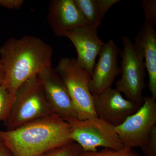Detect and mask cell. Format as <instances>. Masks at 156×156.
<instances>
[{"mask_svg":"<svg viewBox=\"0 0 156 156\" xmlns=\"http://www.w3.org/2000/svg\"><path fill=\"white\" fill-rule=\"evenodd\" d=\"M123 46L120 51L122 58V77L115 83V89L127 99L138 106L144 101L143 91L145 87L146 66L142 49L128 37L122 38Z\"/></svg>","mask_w":156,"mask_h":156,"instance_id":"cell-4","label":"cell"},{"mask_svg":"<svg viewBox=\"0 0 156 156\" xmlns=\"http://www.w3.org/2000/svg\"><path fill=\"white\" fill-rule=\"evenodd\" d=\"M5 73L4 67L1 60H0V85H2L4 83V79H5Z\"/></svg>","mask_w":156,"mask_h":156,"instance_id":"cell-22","label":"cell"},{"mask_svg":"<svg viewBox=\"0 0 156 156\" xmlns=\"http://www.w3.org/2000/svg\"><path fill=\"white\" fill-rule=\"evenodd\" d=\"M53 114L38 76L22 84L16 91L9 116L7 130L33 120Z\"/></svg>","mask_w":156,"mask_h":156,"instance_id":"cell-3","label":"cell"},{"mask_svg":"<svg viewBox=\"0 0 156 156\" xmlns=\"http://www.w3.org/2000/svg\"><path fill=\"white\" fill-rule=\"evenodd\" d=\"M48 21L53 32L58 37H64L66 32L87 24L74 0L51 1Z\"/></svg>","mask_w":156,"mask_h":156,"instance_id":"cell-12","label":"cell"},{"mask_svg":"<svg viewBox=\"0 0 156 156\" xmlns=\"http://www.w3.org/2000/svg\"><path fill=\"white\" fill-rule=\"evenodd\" d=\"M97 29L88 24L68 31L64 37L74 46L78 64L92 75L95 61L104 44L98 34Z\"/></svg>","mask_w":156,"mask_h":156,"instance_id":"cell-11","label":"cell"},{"mask_svg":"<svg viewBox=\"0 0 156 156\" xmlns=\"http://www.w3.org/2000/svg\"><path fill=\"white\" fill-rule=\"evenodd\" d=\"M93 99L98 118L115 127L122 124L140 107L112 87L93 95Z\"/></svg>","mask_w":156,"mask_h":156,"instance_id":"cell-9","label":"cell"},{"mask_svg":"<svg viewBox=\"0 0 156 156\" xmlns=\"http://www.w3.org/2000/svg\"><path fill=\"white\" fill-rule=\"evenodd\" d=\"M53 114L63 119H78L77 112L67 88L52 66L38 75Z\"/></svg>","mask_w":156,"mask_h":156,"instance_id":"cell-8","label":"cell"},{"mask_svg":"<svg viewBox=\"0 0 156 156\" xmlns=\"http://www.w3.org/2000/svg\"><path fill=\"white\" fill-rule=\"evenodd\" d=\"M156 126V100L148 96L144 97L143 103L134 113L115 128L124 147L134 149L146 143Z\"/></svg>","mask_w":156,"mask_h":156,"instance_id":"cell-7","label":"cell"},{"mask_svg":"<svg viewBox=\"0 0 156 156\" xmlns=\"http://www.w3.org/2000/svg\"><path fill=\"white\" fill-rule=\"evenodd\" d=\"M55 69L67 88L78 119L97 118L89 87L91 74L78 64L76 58L69 57L61 58Z\"/></svg>","mask_w":156,"mask_h":156,"instance_id":"cell-5","label":"cell"},{"mask_svg":"<svg viewBox=\"0 0 156 156\" xmlns=\"http://www.w3.org/2000/svg\"><path fill=\"white\" fill-rule=\"evenodd\" d=\"M88 25L96 29L101 26L107 12L119 0H74Z\"/></svg>","mask_w":156,"mask_h":156,"instance_id":"cell-14","label":"cell"},{"mask_svg":"<svg viewBox=\"0 0 156 156\" xmlns=\"http://www.w3.org/2000/svg\"><path fill=\"white\" fill-rule=\"evenodd\" d=\"M83 151L79 144L74 141L55 148L38 156H79Z\"/></svg>","mask_w":156,"mask_h":156,"instance_id":"cell-16","label":"cell"},{"mask_svg":"<svg viewBox=\"0 0 156 156\" xmlns=\"http://www.w3.org/2000/svg\"><path fill=\"white\" fill-rule=\"evenodd\" d=\"M140 148L144 156H156V126L151 131L147 141Z\"/></svg>","mask_w":156,"mask_h":156,"instance_id":"cell-19","label":"cell"},{"mask_svg":"<svg viewBox=\"0 0 156 156\" xmlns=\"http://www.w3.org/2000/svg\"><path fill=\"white\" fill-rule=\"evenodd\" d=\"M13 102L7 87L4 84L0 85V121L6 122Z\"/></svg>","mask_w":156,"mask_h":156,"instance_id":"cell-17","label":"cell"},{"mask_svg":"<svg viewBox=\"0 0 156 156\" xmlns=\"http://www.w3.org/2000/svg\"><path fill=\"white\" fill-rule=\"evenodd\" d=\"M0 140L13 156H38L73 141L68 123L54 114L0 130Z\"/></svg>","mask_w":156,"mask_h":156,"instance_id":"cell-2","label":"cell"},{"mask_svg":"<svg viewBox=\"0 0 156 156\" xmlns=\"http://www.w3.org/2000/svg\"><path fill=\"white\" fill-rule=\"evenodd\" d=\"M79 156H140L134 149L124 147L120 149L104 148L95 151H83Z\"/></svg>","mask_w":156,"mask_h":156,"instance_id":"cell-15","label":"cell"},{"mask_svg":"<svg viewBox=\"0 0 156 156\" xmlns=\"http://www.w3.org/2000/svg\"><path fill=\"white\" fill-rule=\"evenodd\" d=\"M71 129V139L83 151H95L97 148L118 150L124 147L115 126L98 118L86 120L76 118L63 119Z\"/></svg>","mask_w":156,"mask_h":156,"instance_id":"cell-6","label":"cell"},{"mask_svg":"<svg viewBox=\"0 0 156 156\" xmlns=\"http://www.w3.org/2000/svg\"><path fill=\"white\" fill-rule=\"evenodd\" d=\"M24 2L23 0H0V6L10 10H18Z\"/></svg>","mask_w":156,"mask_h":156,"instance_id":"cell-20","label":"cell"},{"mask_svg":"<svg viewBox=\"0 0 156 156\" xmlns=\"http://www.w3.org/2000/svg\"><path fill=\"white\" fill-rule=\"evenodd\" d=\"M0 156H13L9 148L0 140Z\"/></svg>","mask_w":156,"mask_h":156,"instance_id":"cell-21","label":"cell"},{"mask_svg":"<svg viewBox=\"0 0 156 156\" xmlns=\"http://www.w3.org/2000/svg\"><path fill=\"white\" fill-rule=\"evenodd\" d=\"M53 50L37 37L25 35L8 39L0 48V60L5 73L3 84L13 101L23 84L52 66Z\"/></svg>","mask_w":156,"mask_h":156,"instance_id":"cell-1","label":"cell"},{"mask_svg":"<svg viewBox=\"0 0 156 156\" xmlns=\"http://www.w3.org/2000/svg\"><path fill=\"white\" fill-rule=\"evenodd\" d=\"M141 4L146 21L153 26H156V0H142Z\"/></svg>","mask_w":156,"mask_h":156,"instance_id":"cell-18","label":"cell"},{"mask_svg":"<svg viewBox=\"0 0 156 156\" xmlns=\"http://www.w3.org/2000/svg\"><path fill=\"white\" fill-rule=\"evenodd\" d=\"M120 51L113 40L104 44L91 76L89 87L92 95L111 87L115 78L121 74V67L118 64Z\"/></svg>","mask_w":156,"mask_h":156,"instance_id":"cell-10","label":"cell"},{"mask_svg":"<svg viewBox=\"0 0 156 156\" xmlns=\"http://www.w3.org/2000/svg\"><path fill=\"white\" fill-rule=\"evenodd\" d=\"M134 41L143 52L146 69L148 74L149 89L151 97L156 100V31L154 27L145 20Z\"/></svg>","mask_w":156,"mask_h":156,"instance_id":"cell-13","label":"cell"}]
</instances>
